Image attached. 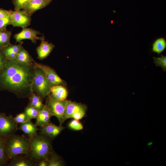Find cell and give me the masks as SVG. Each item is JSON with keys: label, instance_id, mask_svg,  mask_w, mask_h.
<instances>
[{"label": "cell", "instance_id": "obj_25", "mask_svg": "<svg viewBox=\"0 0 166 166\" xmlns=\"http://www.w3.org/2000/svg\"><path fill=\"white\" fill-rule=\"evenodd\" d=\"M39 111L36 108L28 104L25 108L24 112L26 115L28 119L31 120L33 119L36 118Z\"/></svg>", "mask_w": 166, "mask_h": 166}, {"label": "cell", "instance_id": "obj_35", "mask_svg": "<svg viewBox=\"0 0 166 166\" xmlns=\"http://www.w3.org/2000/svg\"><path fill=\"white\" fill-rule=\"evenodd\" d=\"M152 142H148L147 143V145L148 146H149V145H151L152 144Z\"/></svg>", "mask_w": 166, "mask_h": 166}, {"label": "cell", "instance_id": "obj_2", "mask_svg": "<svg viewBox=\"0 0 166 166\" xmlns=\"http://www.w3.org/2000/svg\"><path fill=\"white\" fill-rule=\"evenodd\" d=\"M29 139L28 155L32 160L38 163L41 159L49 157L53 151L51 139L40 133Z\"/></svg>", "mask_w": 166, "mask_h": 166}, {"label": "cell", "instance_id": "obj_36", "mask_svg": "<svg viewBox=\"0 0 166 166\" xmlns=\"http://www.w3.org/2000/svg\"><path fill=\"white\" fill-rule=\"evenodd\" d=\"M50 0L52 1V0Z\"/></svg>", "mask_w": 166, "mask_h": 166}, {"label": "cell", "instance_id": "obj_32", "mask_svg": "<svg viewBox=\"0 0 166 166\" xmlns=\"http://www.w3.org/2000/svg\"><path fill=\"white\" fill-rule=\"evenodd\" d=\"M6 59L2 50H0V70L2 68L6 61Z\"/></svg>", "mask_w": 166, "mask_h": 166}, {"label": "cell", "instance_id": "obj_13", "mask_svg": "<svg viewBox=\"0 0 166 166\" xmlns=\"http://www.w3.org/2000/svg\"><path fill=\"white\" fill-rule=\"evenodd\" d=\"M9 166H37L38 163L34 161L27 155L20 154L10 159Z\"/></svg>", "mask_w": 166, "mask_h": 166}, {"label": "cell", "instance_id": "obj_9", "mask_svg": "<svg viewBox=\"0 0 166 166\" xmlns=\"http://www.w3.org/2000/svg\"><path fill=\"white\" fill-rule=\"evenodd\" d=\"M40 32L31 28L26 27L23 28L19 33L16 34L14 36L16 42L20 43L22 40L28 39L31 40L34 43H36L37 40H40V37L37 35L41 34Z\"/></svg>", "mask_w": 166, "mask_h": 166}, {"label": "cell", "instance_id": "obj_16", "mask_svg": "<svg viewBox=\"0 0 166 166\" xmlns=\"http://www.w3.org/2000/svg\"><path fill=\"white\" fill-rule=\"evenodd\" d=\"M68 94L67 90L64 85H57L52 86L49 95L55 99L64 101L66 100Z\"/></svg>", "mask_w": 166, "mask_h": 166}, {"label": "cell", "instance_id": "obj_23", "mask_svg": "<svg viewBox=\"0 0 166 166\" xmlns=\"http://www.w3.org/2000/svg\"><path fill=\"white\" fill-rule=\"evenodd\" d=\"M28 105L36 108L39 111L43 107L44 105L43 99L39 96L33 92L29 98Z\"/></svg>", "mask_w": 166, "mask_h": 166}, {"label": "cell", "instance_id": "obj_30", "mask_svg": "<svg viewBox=\"0 0 166 166\" xmlns=\"http://www.w3.org/2000/svg\"><path fill=\"white\" fill-rule=\"evenodd\" d=\"M86 109V108L85 106L79 109L73 113L70 118H73L78 120L81 119L85 115Z\"/></svg>", "mask_w": 166, "mask_h": 166}, {"label": "cell", "instance_id": "obj_21", "mask_svg": "<svg viewBox=\"0 0 166 166\" xmlns=\"http://www.w3.org/2000/svg\"><path fill=\"white\" fill-rule=\"evenodd\" d=\"M11 32L6 28L0 30V50L10 43Z\"/></svg>", "mask_w": 166, "mask_h": 166}, {"label": "cell", "instance_id": "obj_11", "mask_svg": "<svg viewBox=\"0 0 166 166\" xmlns=\"http://www.w3.org/2000/svg\"><path fill=\"white\" fill-rule=\"evenodd\" d=\"M64 128L61 125L57 126L50 122L40 127V133L50 139H52L58 136Z\"/></svg>", "mask_w": 166, "mask_h": 166}, {"label": "cell", "instance_id": "obj_31", "mask_svg": "<svg viewBox=\"0 0 166 166\" xmlns=\"http://www.w3.org/2000/svg\"><path fill=\"white\" fill-rule=\"evenodd\" d=\"M11 24L10 15L7 17L0 19V30L6 28L7 26Z\"/></svg>", "mask_w": 166, "mask_h": 166}, {"label": "cell", "instance_id": "obj_22", "mask_svg": "<svg viewBox=\"0 0 166 166\" xmlns=\"http://www.w3.org/2000/svg\"><path fill=\"white\" fill-rule=\"evenodd\" d=\"M166 48V41L163 38L157 39L152 44V51L159 55L163 52Z\"/></svg>", "mask_w": 166, "mask_h": 166}, {"label": "cell", "instance_id": "obj_3", "mask_svg": "<svg viewBox=\"0 0 166 166\" xmlns=\"http://www.w3.org/2000/svg\"><path fill=\"white\" fill-rule=\"evenodd\" d=\"M30 144V139L26 135L15 134L6 139L5 147L9 159L20 154L28 155Z\"/></svg>", "mask_w": 166, "mask_h": 166}, {"label": "cell", "instance_id": "obj_20", "mask_svg": "<svg viewBox=\"0 0 166 166\" xmlns=\"http://www.w3.org/2000/svg\"><path fill=\"white\" fill-rule=\"evenodd\" d=\"M9 160L6 148L5 139L0 137V166L6 165Z\"/></svg>", "mask_w": 166, "mask_h": 166}, {"label": "cell", "instance_id": "obj_26", "mask_svg": "<svg viewBox=\"0 0 166 166\" xmlns=\"http://www.w3.org/2000/svg\"><path fill=\"white\" fill-rule=\"evenodd\" d=\"M160 57H153V62L156 66H160L163 71H166V56L161 54Z\"/></svg>", "mask_w": 166, "mask_h": 166}, {"label": "cell", "instance_id": "obj_1", "mask_svg": "<svg viewBox=\"0 0 166 166\" xmlns=\"http://www.w3.org/2000/svg\"><path fill=\"white\" fill-rule=\"evenodd\" d=\"M35 62L27 65L20 63L16 58L6 59L0 70V91L11 93L19 98L29 99L33 92Z\"/></svg>", "mask_w": 166, "mask_h": 166}, {"label": "cell", "instance_id": "obj_14", "mask_svg": "<svg viewBox=\"0 0 166 166\" xmlns=\"http://www.w3.org/2000/svg\"><path fill=\"white\" fill-rule=\"evenodd\" d=\"M53 116L48 106L45 104L39 111L35 123L37 126L41 127L50 122Z\"/></svg>", "mask_w": 166, "mask_h": 166}, {"label": "cell", "instance_id": "obj_7", "mask_svg": "<svg viewBox=\"0 0 166 166\" xmlns=\"http://www.w3.org/2000/svg\"><path fill=\"white\" fill-rule=\"evenodd\" d=\"M10 17L11 24L14 27H21L22 28L30 25L31 22V16L23 10H10Z\"/></svg>", "mask_w": 166, "mask_h": 166}, {"label": "cell", "instance_id": "obj_4", "mask_svg": "<svg viewBox=\"0 0 166 166\" xmlns=\"http://www.w3.org/2000/svg\"><path fill=\"white\" fill-rule=\"evenodd\" d=\"M52 86L43 70L35 66V74L32 85L33 92L43 99L49 95Z\"/></svg>", "mask_w": 166, "mask_h": 166}, {"label": "cell", "instance_id": "obj_17", "mask_svg": "<svg viewBox=\"0 0 166 166\" xmlns=\"http://www.w3.org/2000/svg\"><path fill=\"white\" fill-rule=\"evenodd\" d=\"M23 43V41H21L18 45H13L10 43L3 48L2 50L6 58L10 60L15 59Z\"/></svg>", "mask_w": 166, "mask_h": 166}, {"label": "cell", "instance_id": "obj_8", "mask_svg": "<svg viewBox=\"0 0 166 166\" xmlns=\"http://www.w3.org/2000/svg\"><path fill=\"white\" fill-rule=\"evenodd\" d=\"M35 66L42 69L44 72L48 80L53 85H65V82L57 74L55 70L48 66L35 62Z\"/></svg>", "mask_w": 166, "mask_h": 166}, {"label": "cell", "instance_id": "obj_18", "mask_svg": "<svg viewBox=\"0 0 166 166\" xmlns=\"http://www.w3.org/2000/svg\"><path fill=\"white\" fill-rule=\"evenodd\" d=\"M85 106L81 103L68 101L63 115V122L71 118L72 115Z\"/></svg>", "mask_w": 166, "mask_h": 166}, {"label": "cell", "instance_id": "obj_15", "mask_svg": "<svg viewBox=\"0 0 166 166\" xmlns=\"http://www.w3.org/2000/svg\"><path fill=\"white\" fill-rule=\"evenodd\" d=\"M19 129L22 131L29 138L37 135L38 129L35 124H34L31 120H29L26 122L19 124Z\"/></svg>", "mask_w": 166, "mask_h": 166}, {"label": "cell", "instance_id": "obj_12", "mask_svg": "<svg viewBox=\"0 0 166 166\" xmlns=\"http://www.w3.org/2000/svg\"><path fill=\"white\" fill-rule=\"evenodd\" d=\"M51 2L50 0H31L22 10L31 16L35 12L45 7Z\"/></svg>", "mask_w": 166, "mask_h": 166}, {"label": "cell", "instance_id": "obj_34", "mask_svg": "<svg viewBox=\"0 0 166 166\" xmlns=\"http://www.w3.org/2000/svg\"><path fill=\"white\" fill-rule=\"evenodd\" d=\"M10 15L9 10L0 8V19L9 16Z\"/></svg>", "mask_w": 166, "mask_h": 166}, {"label": "cell", "instance_id": "obj_5", "mask_svg": "<svg viewBox=\"0 0 166 166\" xmlns=\"http://www.w3.org/2000/svg\"><path fill=\"white\" fill-rule=\"evenodd\" d=\"M18 124L12 115L0 112V137L6 139L15 134Z\"/></svg>", "mask_w": 166, "mask_h": 166}, {"label": "cell", "instance_id": "obj_28", "mask_svg": "<svg viewBox=\"0 0 166 166\" xmlns=\"http://www.w3.org/2000/svg\"><path fill=\"white\" fill-rule=\"evenodd\" d=\"M69 127L74 130H80L83 128L82 124L78 120L74 119L69 124Z\"/></svg>", "mask_w": 166, "mask_h": 166}, {"label": "cell", "instance_id": "obj_27", "mask_svg": "<svg viewBox=\"0 0 166 166\" xmlns=\"http://www.w3.org/2000/svg\"><path fill=\"white\" fill-rule=\"evenodd\" d=\"M31 0H13L12 2L14 6L15 10L22 9Z\"/></svg>", "mask_w": 166, "mask_h": 166}, {"label": "cell", "instance_id": "obj_19", "mask_svg": "<svg viewBox=\"0 0 166 166\" xmlns=\"http://www.w3.org/2000/svg\"><path fill=\"white\" fill-rule=\"evenodd\" d=\"M15 58L20 63L25 65H32L35 62L28 52L22 46L18 53Z\"/></svg>", "mask_w": 166, "mask_h": 166}, {"label": "cell", "instance_id": "obj_10", "mask_svg": "<svg viewBox=\"0 0 166 166\" xmlns=\"http://www.w3.org/2000/svg\"><path fill=\"white\" fill-rule=\"evenodd\" d=\"M41 43L36 49L38 58L40 60H43L46 58L51 53L55 46L52 43H49L45 39L43 34L40 37Z\"/></svg>", "mask_w": 166, "mask_h": 166}, {"label": "cell", "instance_id": "obj_24", "mask_svg": "<svg viewBox=\"0 0 166 166\" xmlns=\"http://www.w3.org/2000/svg\"><path fill=\"white\" fill-rule=\"evenodd\" d=\"M63 162L59 156L53 151L48 157V166H61Z\"/></svg>", "mask_w": 166, "mask_h": 166}, {"label": "cell", "instance_id": "obj_33", "mask_svg": "<svg viewBox=\"0 0 166 166\" xmlns=\"http://www.w3.org/2000/svg\"><path fill=\"white\" fill-rule=\"evenodd\" d=\"M38 166H48V158L41 159L38 162Z\"/></svg>", "mask_w": 166, "mask_h": 166}, {"label": "cell", "instance_id": "obj_6", "mask_svg": "<svg viewBox=\"0 0 166 166\" xmlns=\"http://www.w3.org/2000/svg\"><path fill=\"white\" fill-rule=\"evenodd\" d=\"M68 100H57L50 95L47 97L46 104L48 106L53 116L57 119L60 125L63 122V115Z\"/></svg>", "mask_w": 166, "mask_h": 166}, {"label": "cell", "instance_id": "obj_29", "mask_svg": "<svg viewBox=\"0 0 166 166\" xmlns=\"http://www.w3.org/2000/svg\"><path fill=\"white\" fill-rule=\"evenodd\" d=\"M16 123L18 124L26 122L29 120L26 115L24 112L18 114L14 117Z\"/></svg>", "mask_w": 166, "mask_h": 166}]
</instances>
